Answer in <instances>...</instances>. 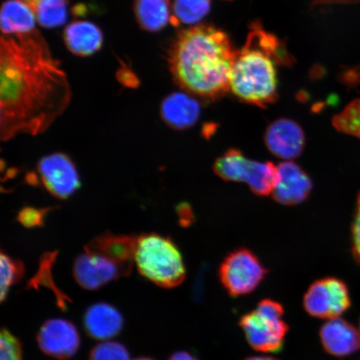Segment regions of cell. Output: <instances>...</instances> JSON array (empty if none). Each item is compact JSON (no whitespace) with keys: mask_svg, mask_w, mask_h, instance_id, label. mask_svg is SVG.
Listing matches in <instances>:
<instances>
[{"mask_svg":"<svg viewBox=\"0 0 360 360\" xmlns=\"http://www.w3.org/2000/svg\"><path fill=\"white\" fill-rule=\"evenodd\" d=\"M268 270L253 252L241 248L229 253L220 264L219 281L232 297L250 295L266 277Z\"/></svg>","mask_w":360,"mask_h":360,"instance_id":"cell-7","label":"cell"},{"mask_svg":"<svg viewBox=\"0 0 360 360\" xmlns=\"http://www.w3.org/2000/svg\"><path fill=\"white\" fill-rule=\"evenodd\" d=\"M0 300H6L11 287L15 285L24 276L25 267L20 260L12 259L10 256L1 252L0 254Z\"/></svg>","mask_w":360,"mask_h":360,"instance_id":"cell-23","label":"cell"},{"mask_svg":"<svg viewBox=\"0 0 360 360\" xmlns=\"http://www.w3.org/2000/svg\"><path fill=\"white\" fill-rule=\"evenodd\" d=\"M134 264L141 276L158 286L174 288L186 280V265L179 248L170 238L155 233L137 238Z\"/></svg>","mask_w":360,"mask_h":360,"instance_id":"cell-4","label":"cell"},{"mask_svg":"<svg viewBox=\"0 0 360 360\" xmlns=\"http://www.w3.org/2000/svg\"><path fill=\"white\" fill-rule=\"evenodd\" d=\"M34 12L28 4L20 0H8L1 11V30L3 34H25L34 30Z\"/></svg>","mask_w":360,"mask_h":360,"instance_id":"cell-18","label":"cell"},{"mask_svg":"<svg viewBox=\"0 0 360 360\" xmlns=\"http://www.w3.org/2000/svg\"><path fill=\"white\" fill-rule=\"evenodd\" d=\"M40 349L49 356L67 359L74 356L79 348L80 339L73 323L65 319H51L40 328L38 336Z\"/></svg>","mask_w":360,"mask_h":360,"instance_id":"cell-11","label":"cell"},{"mask_svg":"<svg viewBox=\"0 0 360 360\" xmlns=\"http://www.w3.org/2000/svg\"><path fill=\"white\" fill-rule=\"evenodd\" d=\"M244 360H280L277 358L272 356H267V355H256V356L248 357Z\"/></svg>","mask_w":360,"mask_h":360,"instance_id":"cell-29","label":"cell"},{"mask_svg":"<svg viewBox=\"0 0 360 360\" xmlns=\"http://www.w3.org/2000/svg\"><path fill=\"white\" fill-rule=\"evenodd\" d=\"M351 236H352V254L355 261L360 265V191L357 197L356 206H355Z\"/></svg>","mask_w":360,"mask_h":360,"instance_id":"cell-27","label":"cell"},{"mask_svg":"<svg viewBox=\"0 0 360 360\" xmlns=\"http://www.w3.org/2000/svg\"><path fill=\"white\" fill-rule=\"evenodd\" d=\"M20 1L28 4V6L32 8L35 6V4L39 1V0H20Z\"/></svg>","mask_w":360,"mask_h":360,"instance_id":"cell-30","label":"cell"},{"mask_svg":"<svg viewBox=\"0 0 360 360\" xmlns=\"http://www.w3.org/2000/svg\"><path fill=\"white\" fill-rule=\"evenodd\" d=\"M134 360H153V359H148V358H139V359H134Z\"/></svg>","mask_w":360,"mask_h":360,"instance_id":"cell-31","label":"cell"},{"mask_svg":"<svg viewBox=\"0 0 360 360\" xmlns=\"http://www.w3.org/2000/svg\"><path fill=\"white\" fill-rule=\"evenodd\" d=\"M0 139L43 134L71 100L67 76L37 30L3 34L0 45Z\"/></svg>","mask_w":360,"mask_h":360,"instance_id":"cell-1","label":"cell"},{"mask_svg":"<svg viewBox=\"0 0 360 360\" xmlns=\"http://www.w3.org/2000/svg\"><path fill=\"white\" fill-rule=\"evenodd\" d=\"M321 345L328 354L349 356L360 349V331L340 317L328 319L319 330Z\"/></svg>","mask_w":360,"mask_h":360,"instance_id":"cell-14","label":"cell"},{"mask_svg":"<svg viewBox=\"0 0 360 360\" xmlns=\"http://www.w3.org/2000/svg\"><path fill=\"white\" fill-rule=\"evenodd\" d=\"M51 210H39L33 208V207H25L20 211L17 216V220L26 228L40 227L44 224L45 215Z\"/></svg>","mask_w":360,"mask_h":360,"instance_id":"cell-26","label":"cell"},{"mask_svg":"<svg viewBox=\"0 0 360 360\" xmlns=\"http://www.w3.org/2000/svg\"><path fill=\"white\" fill-rule=\"evenodd\" d=\"M285 309L278 301L264 299L242 315L238 326L250 347L261 353H278L283 348L289 326L283 321Z\"/></svg>","mask_w":360,"mask_h":360,"instance_id":"cell-5","label":"cell"},{"mask_svg":"<svg viewBox=\"0 0 360 360\" xmlns=\"http://www.w3.org/2000/svg\"><path fill=\"white\" fill-rule=\"evenodd\" d=\"M168 360H199L193 355L184 351H179V352L174 353L171 355V357Z\"/></svg>","mask_w":360,"mask_h":360,"instance_id":"cell-28","label":"cell"},{"mask_svg":"<svg viewBox=\"0 0 360 360\" xmlns=\"http://www.w3.org/2000/svg\"><path fill=\"white\" fill-rule=\"evenodd\" d=\"M291 63L281 40L267 33L259 22H254L245 44L237 51L229 90L249 105H271L278 98L277 66Z\"/></svg>","mask_w":360,"mask_h":360,"instance_id":"cell-3","label":"cell"},{"mask_svg":"<svg viewBox=\"0 0 360 360\" xmlns=\"http://www.w3.org/2000/svg\"><path fill=\"white\" fill-rule=\"evenodd\" d=\"M359 331H360V322H359Z\"/></svg>","mask_w":360,"mask_h":360,"instance_id":"cell-32","label":"cell"},{"mask_svg":"<svg viewBox=\"0 0 360 360\" xmlns=\"http://www.w3.org/2000/svg\"><path fill=\"white\" fill-rule=\"evenodd\" d=\"M210 8V0H174L172 24H196L208 15Z\"/></svg>","mask_w":360,"mask_h":360,"instance_id":"cell-21","label":"cell"},{"mask_svg":"<svg viewBox=\"0 0 360 360\" xmlns=\"http://www.w3.org/2000/svg\"><path fill=\"white\" fill-rule=\"evenodd\" d=\"M37 169L45 188L58 199H68L80 187L74 162L63 153L44 156L39 160Z\"/></svg>","mask_w":360,"mask_h":360,"instance_id":"cell-10","label":"cell"},{"mask_svg":"<svg viewBox=\"0 0 360 360\" xmlns=\"http://www.w3.org/2000/svg\"><path fill=\"white\" fill-rule=\"evenodd\" d=\"M89 360H129V354L124 345L105 341L92 349Z\"/></svg>","mask_w":360,"mask_h":360,"instance_id":"cell-24","label":"cell"},{"mask_svg":"<svg viewBox=\"0 0 360 360\" xmlns=\"http://www.w3.org/2000/svg\"><path fill=\"white\" fill-rule=\"evenodd\" d=\"M313 184L307 173L292 160L277 166V179L272 195L283 205H296L308 199Z\"/></svg>","mask_w":360,"mask_h":360,"instance_id":"cell-12","label":"cell"},{"mask_svg":"<svg viewBox=\"0 0 360 360\" xmlns=\"http://www.w3.org/2000/svg\"><path fill=\"white\" fill-rule=\"evenodd\" d=\"M122 315L106 303L94 304L86 310L84 316V326L87 334L93 339L107 340L120 334L122 330Z\"/></svg>","mask_w":360,"mask_h":360,"instance_id":"cell-16","label":"cell"},{"mask_svg":"<svg viewBox=\"0 0 360 360\" xmlns=\"http://www.w3.org/2000/svg\"><path fill=\"white\" fill-rule=\"evenodd\" d=\"M134 13L141 28L150 32L172 24L169 0H135Z\"/></svg>","mask_w":360,"mask_h":360,"instance_id":"cell-19","label":"cell"},{"mask_svg":"<svg viewBox=\"0 0 360 360\" xmlns=\"http://www.w3.org/2000/svg\"><path fill=\"white\" fill-rule=\"evenodd\" d=\"M303 306L306 313L314 318L340 317L351 306L349 288L335 277L315 281L304 295Z\"/></svg>","mask_w":360,"mask_h":360,"instance_id":"cell-8","label":"cell"},{"mask_svg":"<svg viewBox=\"0 0 360 360\" xmlns=\"http://www.w3.org/2000/svg\"><path fill=\"white\" fill-rule=\"evenodd\" d=\"M200 105L191 94L173 93L161 103L160 115L169 127L183 130L192 127L200 116Z\"/></svg>","mask_w":360,"mask_h":360,"instance_id":"cell-15","label":"cell"},{"mask_svg":"<svg viewBox=\"0 0 360 360\" xmlns=\"http://www.w3.org/2000/svg\"><path fill=\"white\" fill-rule=\"evenodd\" d=\"M36 19L45 28H55L67 20L68 0H39L32 8Z\"/></svg>","mask_w":360,"mask_h":360,"instance_id":"cell-20","label":"cell"},{"mask_svg":"<svg viewBox=\"0 0 360 360\" xmlns=\"http://www.w3.org/2000/svg\"><path fill=\"white\" fill-rule=\"evenodd\" d=\"M264 142L274 155L285 160L298 158L305 146V135L300 125L289 119H278L268 126Z\"/></svg>","mask_w":360,"mask_h":360,"instance_id":"cell-13","label":"cell"},{"mask_svg":"<svg viewBox=\"0 0 360 360\" xmlns=\"http://www.w3.org/2000/svg\"><path fill=\"white\" fill-rule=\"evenodd\" d=\"M66 46L74 55L89 56L100 51L103 34L96 25L88 21L72 22L65 30Z\"/></svg>","mask_w":360,"mask_h":360,"instance_id":"cell-17","label":"cell"},{"mask_svg":"<svg viewBox=\"0 0 360 360\" xmlns=\"http://www.w3.org/2000/svg\"><path fill=\"white\" fill-rule=\"evenodd\" d=\"M0 352L1 360H22L20 341L6 328H3L0 335Z\"/></svg>","mask_w":360,"mask_h":360,"instance_id":"cell-25","label":"cell"},{"mask_svg":"<svg viewBox=\"0 0 360 360\" xmlns=\"http://www.w3.org/2000/svg\"><path fill=\"white\" fill-rule=\"evenodd\" d=\"M338 131L360 139V98L349 103L333 119Z\"/></svg>","mask_w":360,"mask_h":360,"instance_id":"cell-22","label":"cell"},{"mask_svg":"<svg viewBox=\"0 0 360 360\" xmlns=\"http://www.w3.org/2000/svg\"><path fill=\"white\" fill-rule=\"evenodd\" d=\"M131 269L111 256L87 245L74 263V276L79 285L89 290L100 289L107 283L128 276Z\"/></svg>","mask_w":360,"mask_h":360,"instance_id":"cell-9","label":"cell"},{"mask_svg":"<svg viewBox=\"0 0 360 360\" xmlns=\"http://www.w3.org/2000/svg\"><path fill=\"white\" fill-rule=\"evenodd\" d=\"M214 171L225 181L246 184L259 196L272 195L277 179V166L271 162L250 160L235 148L215 160Z\"/></svg>","mask_w":360,"mask_h":360,"instance_id":"cell-6","label":"cell"},{"mask_svg":"<svg viewBox=\"0 0 360 360\" xmlns=\"http://www.w3.org/2000/svg\"><path fill=\"white\" fill-rule=\"evenodd\" d=\"M237 51L223 30L201 25L180 31L171 44L174 80L188 94L216 101L229 91Z\"/></svg>","mask_w":360,"mask_h":360,"instance_id":"cell-2","label":"cell"}]
</instances>
